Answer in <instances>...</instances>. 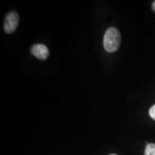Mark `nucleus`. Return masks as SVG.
Here are the masks:
<instances>
[{"instance_id": "3", "label": "nucleus", "mask_w": 155, "mask_h": 155, "mask_svg": "<svg viewBox=\"0 0 155 155\" xmlns=\"http://www.w3.org/2000/svg\"><path fill=\"white\" fill-rule=\"evenodd\" d=\"M31 53L35 57L38 59L44 61L46 60L49 56V50L45 45L35 44L31 48Z\"/></svg>"}, {"instance_id": "6", "label": "nucleus", "mask_w": 155, "mask_h": 155, "mask_svg": "<svg viewBox=\"0 0 155 155\" xmlns=\"http://www.w3.org/2000/svg\"><path fill=\"white\" fill-rule=\"evenodd\" d=\"M152 9H153V11L155 12V1L153 2V3H152Z\"/></svg>"}, {"instance_id": "2", "label": "nucleus", "mask_w": 155, "mask_h": 155, "mask_svg": "<svg viewBox=\"0 0 155 155\" xmlns=\"http://www.w3.org/2000/svg\"><path fill=\"white\" fill-rule=\"evenodd\" d=\"M19 24V15L17 12L12 11L7 15L4 23V29L7 33L15 32Z\"/></svg>"}, {"instance_id": "7", "label": "nucleus", "mask_w": 155, "mask_h": 155, "mask_svg": "<svg viewBox=\"0 0 155 155\" xmlns=\"http://www.w3.org/2000/svg\"><path fill=\"white\" fill-rule=\"evenodd\" d=\"M111 155H117V154H111Z\"/></svg>"}, {"instance_id": "5", "label": "nucleus", "mask_w": 155, "mask_h": 155, "mask_svg": "<svg viewBox=\"0 0 155 155\" xmlns=\"http://www.w3.org/2000/svg\"><path fill=\"white\" fill-rule=\"evenodd\" d=\"M149 114H150V117L154 120H155V105H154L150 108Z\"/></svg>"}, {"instance_id": "1", "label": "nucleus", "mask_w": 155, "mask_h": 155, "mask_svg": "<svg viewBox=\"0 0 155 155\" xmlns=\"http://www.w3.org/2000/svg\"><path fill=\"white\" fill-rule=\"evenodd\" d=\"M121 43V34L115 28H108L104 37V46L108 53H114L119 49Z\"/></svg>"}, {"instance_id": "4", "label": "nucleus", "mask_w": 155, "mask_h": 155, "mask_svg": "<svg viewBox=\"0 0 155 155\" xmlns=\"http://www.w3.org/2000/svg\"><path fill=\"white\" fill-rule=\"evenodd\" d=\"M144 155H155V144H148L147 145L144 151Z\"/></svg>"}]
</instances>
